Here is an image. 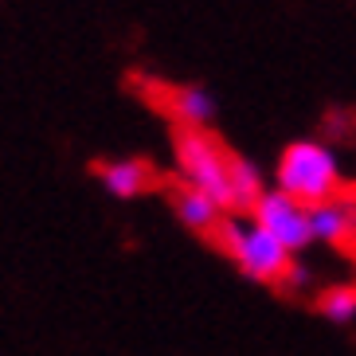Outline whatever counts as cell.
<instances>
[{
    "mask_svg": "<svg viewBox=\"0 0 356 356\" xmlns=\"http://www.w3.org/2000/svg\"><path fill=\"white\" fill-rule=\"evenodd\" d=\"M165 110L177 118L180 129H208L216 122V98H211L208 86H172L165 95Z\"/></svg>",
    "mask_w": 356,
    "mask_h": 356,
    "instance_id": "8992f818",
    "label": "cell"
},
{
    "mask_svg": "<svg viewBox=\"0 0 356 356\" xmlns=\"http://www.w3.org/2000/svg\"><path fill=\"white\" fill-rule=\"evenodd\" d=\"M309 227H314V239L321 243H345L348 235H356V204L353 200H325L309 208Z\"/></svg>",
    "mask_w": 356,
    "mask_h": 356,
    "instance_id": "ba28073f",
    "label": "cell"
},
{
    "mask_svg": "<svg viewBox=\"0 0 356 356\" xmlns=\"http://www.w3.org/2000/svg\"><path fill=\"white\" fill-rule=\"evenodd\" d=\"M274 188L302 200L305 208L333 200L341 192V165H337L333 149L325 141H309V137L290 141L278 157V168H274Z\"/></svg>",
    "mask_w": 356,
    "mask_h": 356,
    "instance_id": "6da1fadb",
    "label": "cell"
},
{
    "mask_svg": "<svg viewBox=\"0 0 356 356\" xmlns=\"http://www.w3.org/2000/svg\"><path fill=\"white\" fill-rule=\"evenodd\" d=\"M262 192H266V184H262L259 165L231 153V211H251Z\"/></svg>",
    "mask_w": 356,
    "mask_h": 356,
    "instance_id": "9c48e42d",
    "label": "cell"
},
{
    "mask_svg": "<svg viewBox=\"0 0 356 356\" xmlns=\"http://www.w3.org/2000/svg\"><path fill=\"white\" fill-rule=\"evenodd\" d=\"M251 220L262 223V227L270 231L274 239L282 243L290 254L305 251L309 243H314V227H309V208H305L302 200L286 196L282 188H266L259 196V204L251 208Z\"/></svg>",
    "mask_w": 356,
    "mask_h": 356,
    "instance_id": "277c9868",
    "label": "cell"
},
{
    "mask_svg": "<svg viewBox=\"0 0 356 356\" xmlns=\"http://www.w3.org/2000/svg\"><path fill=\"white\" fill-rule=\"evenodd\" d=\"M321 317L333 325H353L356 321V290L353 286H333L321 293Z\"/></svg>",
    "mask_w": 356,
    "mask_h": 356,
    "instance_id": "30bf717a",
    "label": "cell"
},
{
    "mask_svg": "<svg viewBox=\"0 0 356 356\" xmlns=\"http://www.w3.org/2000/svg\"><path fill=\"white\" fill-rule=\"evenodd\" d=\"M98 172V184L114 200H137L153 188V168L149 161L141 157H118V161H102L95 168Z\"/></svg>",
    "mask_w": 356,
    "mask_h": 356,
    "instance_id": "5b68a950",
    "label": "cell"
},
{
    "mask_svg": "<svg viewBox=\"0 0 356 356\" xmlns=\"http://www.w3.org/2000/svg\"><path fill=\"white\" fill-rule=\"evenodd\" d=\"M278 282H282L286 290H305V286L314 282V270H309L305 262H293V259H290V266H286V274L278 278Z\"/></svg>",
    "mask_w": 356,
    "mask_h": 356,
    "instance_id": "8fae6325",
    "label": "cell"
},
{
    "mask_svg": "<svg viewBox=\"0 0 356 356\" xmlns=\"http://www.w3.org/2000/svg\"><path fill=\"white\" fill-rule=\"evenodd\" d=\"M172 211H177V220L184 223L188 231H200V235H211V231L220 227V220L227 211L208 196V192L192 188V184H180L172 188Z\"/></svg>",
    "mask_w": 356,
    "mask_h": 356,
    "instance_id": "52a82bcc",
    "label": "cell"
},
{
    "mask_svg": "<svg viewBox=\"0 0 356 356\" xmlns=\"http://www.w3.org/2000/svg\"><path fill=\"white\" fill-rule=\"evenodd\" d=\"M211 235H216V243L235 259V266H239L247 278H254V282H278L286 274V266H290V259H293L262 223H254L251 216H239V211H227Z\"/></svg>",
    "mask_w": 356,
    "mask_h": 356,
    "instance_id": "7a4b0ae2",
    "label": "cell"
},
{
    "mask_svg": "<svg viewBox=\"0 0 356 356\" xmlns=\"http://www.w3.org/2000/svg\"><path fill=\"white\" fill-rule=\"evenodd\" d=\"M177 168L184 184L208 192L223 211H231V153L208 134V129H177L172 141Z\"/></svg>",
    "mask_w": 356,
    "mask_h": 356,
    "instance_id": "3957f363",
    "label": "cell"
}]
</instances>
